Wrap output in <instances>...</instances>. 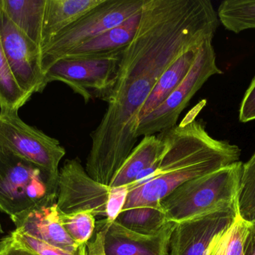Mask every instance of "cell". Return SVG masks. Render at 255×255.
<instances>
[{"label":"cell","instance_id":"obj_2","mask_svg":"<svg viewBox=\"0 0 255 255\" xmlns=\"http://www.w3.org/2000/svg\"><path fill=\"white\" fill-rule=\"evenodd\" d=\"M195 107L180 124L160 135L164 150L158 160L139 174L137 187L129 190L123 211L160 203L185 183L239 162V147L217 140L196 120Z\"/></svg>","mask_w":255,"mask_h":255},{"label":"cell","instance_id":"obj_3","mask_svg":"<svg viewBox=\"0 0 255 255\" xmlns=\"http://www.w3.org/2000/svg\"><path fill=\"white\" fill-rule=\"evenodd\" d=\"M242 170L243 163L237 162L180 186L160 202L168 222L236 205Z\"/></svg>","mask_w":255,"mask_h":255},{"label":"cell","instance_id":"obj_23","mask_svg":"<svg viewBox=\"0 0 255 255\" xmlns=\"http://www.w3.org/2000/svg\"><path fill=\"white\" fill-rule=\"evenodd\" d=\"M238 215L248 223H255V153L243 164L237 200Z\"/></svg>","mask_w":255,"mask_h":255},{"label":"cell","instance_id":"obj_27","mask_svg":"<svg viewBox=\"0 0 255 255\" xmlns=\"http://www.w3.org/2000/svg\"><path fill=\"white\" fill-rule=\"evenodd\" d=\"M239 119L243 123L250 122L255 120V76L241 103Z\"/></svg>","mask_w":255,"mask_h":255},{"label":"cell","instance_id":"obj_10","mask_svg":"<svg viewBox=\"0 0 255 255\" xmlns=\"http://www.w3.org/2000/svg\"><path fill=\"white\" fill-rule=\"evenodd\" d=\"M99 232L88 247L91 255H168L176 223L168 222L157 233L142 235L117 223L100 220Z\"/></svg>","mask_w":255,"mask_h":255},{"label":"cell","instance_id":"obj_5","mask_svg":"<svg viewBox=\"0 0 255 255\" xmlns=\"http://www.w3.org/2000/svg\"><path fill=\"white\" fill-rule=\"evenodd\" d=\"M144 0H103L41 48L43 73L72 49L140 11Z\"/></svg>","mask_w":255,"mask_h":255},{"label":"cell","instance_id":"obj_8","mask_svg":"<svg viewBox=\"0 0 255 255\" xmlns=\"http://www.w3.org/2000/svg\"><path fill=\"white\" fill-rule=\"evenodd\" d=\"M222 73L217 64L212 40L205 42L182 82L160 106L139 121L136 138L156 135L177 125L181 112L204 84L211 76Z\"/></svg>","mask_w":255,"mask_h":255},{"label":"cell","instance_id":"obj_18","mask_svg":"<svg viewBox=\"0 0 255 255\" xmlns=\"http://www.w3.org/2000/svg\"><path fill=\"white\" fill-rule=\"evenodd\" d=\"M201 46H196L186 51L165 70L141 108L139 123L160 106L182 82L194 64Z\"/></svg>","mask_w":255,"mask_h":255},{"label":"cell","instance_id":"obj_22","mask_svg":"<svg viewBox=\"0 0 255 255\" xmlns=\"http://www.w3.org/2000/svg\"><path fill=\"white\" fill-rule=\"evenodd\" d=\"M0 0V17H1ZM30 98L18 86L6 59L0 35V112H18Z\"/></svg>","mask_w":255,"mask_h":255},{"label":"cell","instance_id":"obj_28","mask_svg":"<svg viewBox=\"0 0 255 255\" xmlns=\"http://www.w3.org/2000/svg\"><path fill=\"white\" fill-rule=\"evenodd\" d=\"M245 255H255V223H250L245 244Z\"/></svg>","mask_w":255,"mask_h":255},{"label":"cell","instance_id":"obj_9","mask_svg":"<svg viewBox=\"0 0 255 255\" xmlns=\"http://www.w3.org/2000/svg\"><path fill=\"white\" fill-rule=\"evenodd\" d=\"M110 190L91 178L78 157L67 160L60 169L57 208L66 215L90 212L106 219Z\"/></svg>","mask_w":255,"mask_h":255},{"label":"cell","instance_id":"obj_30","mask_svg":"<svg viewBox=\"0 0 255 255\" xmlns=\"http://www.w3.org/2000/svg\"><path fill=\"white\" fill-rule=\"evenodd\" d=\"M12 241V237L8 236L5 238H2V239H0V253L3 251L4 249L7 248L10 244H11Z\"/></svg>","mask_w":255,"mask_h":255},{"label":"cell","instance_id":"obj_31","mask_svg":"<svg viewBox=\"0 0 255 255\" xmlns=\"http://www.w3.org/2000/svg\"><path fill=\"white\" fill-rule=\"evenodd\" d=\"M2 233V229H1V224H0V235Z\"/></svg>","mask_w":255,"mask_h":255},{"label":"cell","instance_id":"obj_21","mask_svg":"<svg viewBox=\"0 0 255 255\" xmlns=\"http://www.w3.org/2000/svg\"><path fill=\"white\" fill-rule=\"evenodd\" d=\"M217 15L223 26L236 34L255 28V1L226 0L219 6Z\"/></svg>","mask_w":255,"mask_h":255},{"label":"cell","instance_id":"obj_29","mask_svg":"<svg viewBox=\"0 0 255 255\" xmlns=\"http://www.w3.org/2000/svg\"><path fill=\"white\" fill-rule=\"evenodd\" d=\"M13 239V238H12ZM0 255H36L31 252L28 251L26 249L19 246V244H16L14 241H12L11 244L4 249Z\"/></svg>","mask_w":255,"mask_h":255},{"label":"cell","instance_id":"obj_4","mask_svg":"<svg viewBox=\"0 0 255 255\" xmlns=\"http://www.w3.org/2000/svg\"><path fill=\"white\" fill-rule=\"evenodd\" d=\"M58 184L40 168L0 149V210L11 220L56 203Z\"/></svg>","mask_w":255,"mask_h":255},{"label":"cell","instance_id":"obj_24","mask_svg":"<svg viewBox=\"0 0 255 255\" xmlns=\"http://www.w3.org/2000/svg\"><path fill=\"white\" fill-rule=\"evenodd\" d=\"M60 219L64 229L76 244L85 245L89 243L97 227L94 214L80 212L66 215L60 213Z\"/></svg>","mask_w":255,"mask_h":255},{"label":"cell","instance_id":"obj_12","mask_svg":"<svg viewBox=\"0 0 255 255\" xmlns=\"http://www.w3.org/2000/svg\"><path fill=\"white\" fill-rule=\"evenodd\" d=\"M238 215L236 204L176 223L168 255H204L213 238L229 227Z\"/></svg>","mask_w":255,"mask_h":255},{"label":"cell","instance_id":"obj_6","mask_svg":"<svg viewBox=\"0 0 255 255\" xmlns=\"http://www.w3.org/2000/svg\"><path fill=\"white\" fill-rule=\"evenodd\" d=\"M123 49L96 56L61 58L45 72L43 85L46 88L50 82L59 81L80 95L85 103L95 99L106 102L118 78Z\"/></svg>","mask_w":255,"mask_h":255},{"label":"cell","instance_id":"obj_14","mask_svg":"<svg viewBox=\"0 0 255 255\" xmlns=\"http://www.w3.org/2000/svg\"><path fill=\"white\" fill-rule=\"evenodd\" d=\"M139 18L140 11L120 25L76 46L64 58L106 55L124 49L134 37L139 25Z\"/></svg>","mask_w":255,"mask_h":255},{"label":"cell","instance_id":"obj_13","mask_svg":"<svg viewBox=\"0 0 255 255\" xmlns=\"http://www.w3.org/2000/svg\"><path fill=\"white\" fill-rule=\"evenodd\" d=\"M12 222L17 232L64 251L75 253L84 246L76 244L64 229L56 203L36 208Z\"/></svg>","mask_w":255,"mask_h":255},{"label":"cell","instance_id":"obj_1","mask_svg":"<svg viewBox=\"0 0 255 255\" xmlns=\"http://www.w3.org/2000/svg\"><path fill=\"white\" fill-rule=\"evenodd\" d=\"M219 23L209 0H144L107 109L91 133L85 170L91 178L109 186L136 145L139 112L161 75L186 51L213 40Z\"/></svg>","mask_w":255,"mask_h":255},{"label":"cell","instance_id":"obj_26","mask_svg":"<svg viewBox=\"0 0 255 255\" xmlns=\"http://www.w3.org/2000/svg\"><path fill=\"white\" fill-rule=\"evenodd\" d=\"M129 189L128 186L111 187L106 206V220L108 223L116 221L127 203Z\"/></svg>","mask_w":255,"mask_h":255},{"label":"cell","instance_id":"obj_16","mask_svg":"<svg viewBox=\"0 0 255 255\" xmlns=\"http://www.w3.org/2000/svg\"><path fill=\"white\" fill-rule=\"evenodd\" d=\"M163 150L164 143L160 135L143 136L120 168L109 187H124L133 184L139 174L158 160Z\"/></svg>","mask_w":255,"mask_h":255},{"label":"cell","instance_id":"obj_19","mask_svg":"<svg viewBox=\"0 0 255 255\" xmlns=\"http://www.w3.org/2000/svg\"><path fill=\"white\" fill-rule=\"evenodd\" d=\"M116 222L132 232L152 235L159 232L168 220L160 202L123 211Z\"/></svg>","mask_w":255,"mask_h":255},{"label":"cell","instance_id":"obj_25","mask_svg":"<svg viewBox=\"0 0 255 255\" xmlns=\"http://www.w3.org/2000/svg\"><path fill=\"white\" fill-rule=\"evenodd\" d=\"M10 236L16 244L36 255H91L88 250V244L84 245L79 251L73 253L52 247L16 230L12 232Z\"/></svg>","mask_w":255,"mask_h":255},{"label":"cell","instance_id":"obj_17","mask_svg":"<svg viewBox=\"0 0 255 255\" xmlns=\"http://www.w3.org/2000/svg\"><path fill=\"white\" fill-rule=\"evenodd\" d=\"M46 6V0H1V11L40 48Z\"/></svg>","mask_w":255,"mask_h":255},{"label":"cell","instance_id":"obj_11","mask_svg":"<svg viewBox=\"0 0 255 255\" xmlns=\"http://www.w3.org/2000/svg\"><path fill=\"white\" fill-rule=\"evenodd\" d=\"M0 35L10 72L28 98L45 89L41 48L30 40L1 11Z\"/></svg>","mask_w":255,"mask_h":255},{"label":"cell","instance_id":"obj_20","mask_svg":"<svg viewBox=\"0 0 255 255\" xmlns=\"http://www.w3.org/2000/svg\"><path fill=\"white\" fill-rule=\"evenodd\" d=\"M250 223L239 215L227 229L217 234L204 255H245Z\"/></svg>","mask_w":255,"mask_h":255},{"label":"cell","instance_id":"obj_7","mask_svg":"<svg viewBox=\"0 0 255 255\" xmlns=\"http://www.w3.org/2000/svg\"><path fill=\"white\" fill-rule=\"evenodd\" d=\"M0 149L32 163L58 184L65 148L58 139L24 122L16 111L0 112Z\"/></svg>","mask_w":255,"mask_h":255},{"label":"cell","instance_id":"obj_15","mask_svg":"<svg viewBox=\"0 0 255 255\" xmlns=\"http://www.w3.org/2000/svg\"><path fill=\"white\" fill-rule=\"evenodd\" d=\"M103 0H46L42 47Z\"/></svg>","mask_w":255,"mask_h":255}]
</instances>
